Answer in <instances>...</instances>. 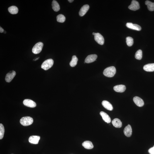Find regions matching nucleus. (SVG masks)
I'll use <instances>...</instances> for the list:
<instances>
[{"label":"nucleus","mask_w":154,"mask_h":154,"mask_svg":"<svg viewBox=\"0 0 154 154\" xmlns=\"http://www.w3.org/2000/svg\"><path fill=\"white\" fill-rule=\"evenodd\" d=\"M114 89L116 92L123 93L126 90V87L123 85H117L114 87Z\"/></svg>","instance_id":"nucleus-15"},{"label":"nucleus","mask_w":154,"mask_h":154,"mask_svg":"<svg viewBox=\"0 0 154 154\" xmlns=\"http://www.w3.org/2000/svg\"><path fill=\"white\" fill-rule=\"evenodd\" d=\"M150 154H154V148L153 147L150 148L149 150Z\"/></svg>","instance_id":"nucleus-29"},{"label":"nucleus","mask_w":154,"mask_h":154,"mask_svg":"<svg viewBox=\"0 0 154 154\" xmlns=\"http://www.w3.org/2000/svg\"><path fill=\"white\" fill-rule=\"evenodd\" d=\"M135 57L136 59L140 60L142 57V51L141 50H138L135 54Z\"/></svg>","instance_id":"nucleus-28"},{"label":"nucleus","mask_w":154,"mask_h":154,"mask_svg":"<svg viewBox=\"0 0 154 154\" xmlns=\"http://www.w3.org/2000/svg\"><path fill=\"white\" fill-rule=\"evenodd\" d=\"M54 64V61L51 58L45 61L42 64L41 68L45 70H48L51 68Z\"/></svg>","instance_id":"nucleus-3"},{"label":"nucleus","mask_w":154,"mask_h":154,"mask_svg":"<svg viewBox=\"0 0 154 154\" xmlns=\"http://www.w3.org/2000/svg\"><path fill=\"white\" fill-rule=\"evenodd\" d=\"M33 118L29 116L23 117L20 121L21 124L24 126L30 125L33 123Z\"/></svg>","instance_id":"nucleus-2"},{"label":"nucleus","mask_w":154,"mask_h":154,"mask_svg":"<svg viewBox=\"0 0 154 154\" xmlns=\"http://www.w3.org/2000/svg\"><path fill=\"white\" fill-rule=\"evenodd\" d=\"M16 75V72L14 71L9 72L7 74L5 78V81L7 83L10 82Z\"/></svg>","instance_id":"nucleus-8"},{"label":"nucleus","mask_w":154,"mask_h":154,"mask_svg":"<svg viewBox=\"0 0 154 154\" xmlns=\"http://www.w3.org/2000/svg\"><path fill=\"white\" fill-rule=\"evenodd\" d=\"M124 135L127 137H130L131 136L132 133V130L131 126L128 125L124 128Z\"/></svg>","instance_id":"nucleus-12"},{"label":"nucleus","mask_w":154,"mask_h":154,"mask_svg":"<svg viewBox=\"0 0 154 154\" xmlns=\"http://www.w3.org/2000/svg\"><path fill=\"white\" fill-rule=\"evenodd\" d=\"M40 136H30L29 138V141L31 143L38 144L40 139Z\"/></svg>","instance_id":"nucleus-11"},{"label":"nucleus","mask_w":154,"mask_h":154,"mask_svg":"<svg viewBox=\"0 0 154 154\" xmlns=\"http://www.w3.org/2000/svg\"><path fill=\"white\" fill-rule=\"evenodd\" d=\"M126 43L127 46L131 47L133 45L134 43L133 39L131 37H128L126 38Z\"/></svg>","instance_id":"nucleus-26"},{"label":"nucleus","mask_w":154,"mask_h":154,"mask_svg":"<svg viewBox=\"0 0 154 154\" xmlns=\"http://www.w3.org/2000/svg\"><path fill=\"white\" fill-rule=\"evenodd\" d=\"M4 31V30L1 27H0V32L2 33Z\"/></svg>","instance_id":"nucleus-30"},{"label":"nucleus","mask_w":154,"mask_h":154,"mask_svg":"<svg viewBox=\"0 0 154 154\" xmlns=\"http://www.w3.org/2000/svg\"><path fill=\"white\" fill-rule=\"evenodd\" d=\"M5 132L4 127L2 124H0V139H2Z\"/></svg>","instance_id":"nucleus-27"},{"label":"nucleus","mask_w":154,"mask_h":154,"mask_svg":"<svg viewBox=\"0 0 154 154\" xmlns=\"http://www.w3.org/2000/svg\"><path fill=\"white\" fill-rule=\"evenodd\" d=\"M82 145L85 149H91L94 147L93 144L92 142L89 141H86L83 142Z\"/></svg>","instance_id":"nucleus-20"},{"label":"nucleus","mask_w":154,"mask_h":154,"mask_svg":"<svg viewBox=\"0 0 154 154\" xmlns=\"http://www.w3.org/2000/svg\"><path fill=\"white\" fill-rule=\"evenodd\" d=\"M95 40L97 43L100 45H103L104 43V39L103 36L99 33H96L94 36Z\"/></svg>","instance_id":"nucleus-5"},{"label":"nucleus","mask_w":154,"mask_h":154,"mask_svg":"<svg viewBox=\"0 0 154 154\" xmlns=\"http://www.w3.org/2000/svg\"><path fill=\"white\" fill-rule=\"evenodd\" d=\"M116 70L114 66L109 67L105 69L103 73L105 76L108 77H112L116 74Z\"/></svg>","instance_id":"nucleus-1"},{"label":"nucleus","mask_w":154,"mask_h":154,"mask_svg":"<svg viewBox=\"0 0 154 154\" xmlns=\"http://www.w3.org/2000/svg\"><path fill=\"white\" fill-rule=\"evenodd\" d=\"M52 8L54 11L57 12L59 10L60 6L57 1L54 0L52 1Z\"/></svg>","instance_id":"nucleus-22"},{"label":"nucleus","mask_w":154,"mask_h":154,"mask_svg":"<svg viewBox=\"0 0 154 154\" xmlns=\"http://www.w3.org/2000/svg\"><path fill=\"white\" fill-rule=\"evenodd\" d=\"M78 61L77 58L75 55H73L72 57L71 61L70 63V65L72 67H75L77 64Z\"/></svg>","instance_id":"nucleus-24"},{"label":"nucleus","mask_w":154,"mask_h":154,"mask_svg":"<svg viewBox=\"0 0 154 154\" xmlns=\"http://www.w3.org/2000/svg\"><path fill=\"white\" fill-rule=\"evenodd\" d=\"M143 69L145 71L148 72L154 71V63L147 64L144 66Z\"/></svg>","instance_id":"nucleus-19"},{"label":"nucleus","mask_w":154,"mask_h":154,"mask_svg":"<svg viewBox=\"0 0 154 154\" xmlns=\"http://www.w3.org/2000/svg\"><path fill=\"white\" fill-rule=\"evenodd\" d=\"M112 123L113 126L116 128H120L121 127L122 125L121 121L117 118H115L113 120Z\"/></svg>","instance_id":"nucleus-17"},{"label":"nucleus","mask_w":154,"mask_h":154,"mask_svg":"<svg viewBox=\"0 0 154 154\" xmlns=\"http://www.w3.org/2000/svg\"><path fill=\"white\" fill-rule=\"evenodd\" d=\"M23 103L25 106L30 107V108H34L36 106V103L30 99H25L23 101Z\"/></svg>","instance_id":"nucleus-7"},{"label":"nucleus","mask_w":154,"mask_h":154,"mask_svg":"<svg viewBox=\"0 0 154 154\" xmlns=\"http://www.w3.org/2000/svg\"><path fill=\"white\" fill-rule=\"evenodd\" d=\"M43 44L42 42L37 43L33 47L32 52L34 54H38L40 53L43 47Z\"/></svg>","instance_id":"nucleus-4"},{"label":"nucleus","mask_w":154,"mask_h":154,"mask_svg":"<svg viewBox=\"0 0 154 154\" xmlns=\"http://www.w3.org/2000/svg\"><path fill=\"white\" fill-rule=\"evenodd\" d=\"M3 33H4V34H5V33H6V32L5 31H4Z\"/></svg>","instance_id":"nucleus-33"},{"label":"nucleus","mask_w":154,"mask_h":154,"mask_svg":"<svg viewBox=\"0 0 154 154\" xmlns=\"http://www.w3.org/2000/svg\"><path fill=\"white\" fill-rule=\"evenodd\" d=\"M145 4L147 5L148 9L150 11H154V3L147 0L145 1Z\"/></svg>","instance_id":"nucleus-23"},{"label":"nucleus","mask_w":154,"mask_h":154,"mask_svg":"<svg viewBox=\"0 0 154 154\" xmlns=\"http://www.w3.org/2000/svg\"><path fill=\"white\" fill-rule=\"evenodd\" d=\"M95 34H96V33H95L94 32L93 33V34L94 35V36H95Z\"/></svg>","instance_id":"nucleus-32"},{"label":"nucleus","mask_w":154,"mask_h":154,"mask_svg":"<svg viewBox=\"0 0 154 154\" xmlns=\"http://www.w3.org/2000/svg\"><path fill=\"white\" fill-rule=\"evenodd\" d=\"M134 102L137 106L142 107L144 106V103L143 101L138 97H135L133 99Z\"/></svg>","instance_id":"nucleus-14"},{"label":"nucleus","mask_w":154,"mask_h":154,"mask_svg":"<svg viewBox=\"0 0 154 154\" xmlns=\"http://www.w3.org/2000/svg\"><path fill=\"white\" fill-rule=\"evenodd\" d=\"M89 8V5H85L81 8L79 12V14L80 16H83L87 13Z\"/></svg>","instance_id":"nucleus-13"},{"label":"nucleus","mask_w":154,"mask_h":154,"mask_svg":"<svg viewBox=\"0 0 154 154\" xmlns=\"http://www.w3.org/2000/svg\"><path fill=\"white\" fill-rule=\"evenodd\" d=\"M8 10L11 14H15L18 13V8L15 6H12L9 7Z\"/></svg>","instance_id":"nucleus-21"},{"label":"nucleus","mask_w":154,"mask_h":154,"mask_svg":"<svg viewBox=\"0 0 154 154\" xmlns=\"http://www.w3.org/2000/svg\"><path fill=\"white\" fill-rule=\"evenodd\" d=\"M65 16L61 14L58 15L56 17V20L58 22L63 23L65 22Z\"/></svg>","instance_id":"nucleus-25"},{"label":"nucleus","mask_w":154,"mask_h":154,"mask_svg":"<svg viewBox=\"0 0 154 154\" xmlns=\"http://www.w3.org/2000/svg\"><path fill=\"white\" fill-rule=\"evenodd\" d=\"M97 56L96 54H91L87 56L85 58V62L87 63H91L96 61Z\"/></svg>","instance_id":"nucleus-9"},{"label":"nucleus","mask_w":154,"mask_h":154,"mask_svg":"<svg viewBox=\"0 0 154 154\" xmlns=\"http://www.w3.org/2000/svg\"><path fill=\"white\" fill-rule=\"evenodd\" d=\"M102 104L104 107L107 110L111 111L113 109L112 105L108 101H103L102 102Z\"/></svg>","instance_id":"nucleus-18"},{"label":"nucleus","mask_w":154,"mask_h":154,"mask_svg":"<svg viewBox=\"0 0 154 154\" xmlns=\"http://www.w3.org/2000/svg\"><path fill=\"white\" fill-rule=\"evenodd\" d=\"M128 8L132 11H135L139 9L140 8L139 3L135 0L132 1L131 4L128 7Z\"/></svg>","instance_id":"nucleus-6"},{"label":"nucleus","mask_w":154,"mask_h":154,"mask_svg":"<svg viewBox=\"0 0 154 154\" xmlns=\"http://www.w3.org/2000/svg\"><path fill=\"white\" fill-rule=\"evenodd\" d=\"M153 148H154V146Z\"/></svg>","instance_id":"nucleus-35"},{"label":"nucleus","mask_w":154,"mask_h":154,"mask_svg":"<svg viewBox=\"0 0 154 154\" xmlns=\"http://www.w3.org/2000/svg\"><path fill=\"white\" fill-rule=\"evenodd\" d=\"M100 114L102 117L103 119L105 122L107 123H110L111 121V118L106 113L103 112L101 111L100 112Z\"/></svg>","instance_id":"nucleus-16"},{"label":"nucleus","mask_w":154,"mask_h":154,"mask_svg":"<svg viewBox=\"0 0 154 154\" xmlns=\"http://www.w3.org/2000/svg\"><path fill=\"white\" fill-rule=\"evenodd\" d=\"M68 1H69L70 3H72L73 2L74 0H68Z\"/></svg>","instance_id":"nucleus-31"},{"label":"nucleus","mask_w":154,"mask_h":154,"mask_svg":"<svg viewBox=\"0 0 154 154\" xmlns=\"http://www.w3.org/2000/svg\"><path fill=\"white\" fill-rule=\"evenodd\" d=\"M126 26L129 28L138 31L141 30V28L139 25L136 24H133L131 23H126Z\"/></svg>","instance_id":"nucleus-10"},{"label":"nucleus","mask_w":154,"mask_h":154,"mask_svg":"<svg viewBox=\"0 0 154 154\" xmlns=\"http://www.w3.org/2000/svg\"><path fill=\"white\" fill-rule=\"evenodd\" d=\"M39 58H36V59H35V61H36V60H37Z\"/></svg>","instance_id":"nucleus-34"}]
</instances>
